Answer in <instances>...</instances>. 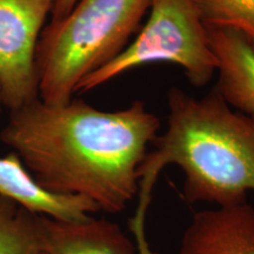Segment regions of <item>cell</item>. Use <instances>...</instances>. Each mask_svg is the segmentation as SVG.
<instances>
[{
  "label": "cell",
  "instance_id": "1",
  "mask_svg": "<svg viewBox=\"0 0 254 254\" xmlns=\"http://www.w3.org/2000/svg\"><path fill=\"white\" fill-rule=\"evenodd\" d=\"M160 119L135 100L101 111L82 100L47 105L37 99L13 112L0 140L49 192L91 200L120 213L138 195V171Z\"/></svg>",
  "mask_w": 254,
  "mask_h": 254
},
{
  "label": "cell",
  "instance_id": "2",
  "mask_svg": "<svg viewBox=\"0 0 254 254\" xmlns=\"http://www.w3.org/2000/svg\"><path fill=\"white\" fill-rule=\"evenodd\" d=\"M167 104L166 129L155 136L138 171V206L129 220L138 254H157L146 239V214L159 173L167 165L184 172L187 204L240 205L254 190V119L230 106L215 88L194 98L172 87Z\"/></svg>",
  "mask_w": 254,
  "mask_h": 254
},
{
  "label": "cell",
  "instance_id": "3",
  "mask_svg": "<svg viewBox=\"0 0 254 254\" xmlns=\"http://www.w3.org/2000/svg\"><path fill=\"white\" fill-rule=\"evenodd\" d=\"M150 6L151 0H78L63 20L45 25L36 53L39 100L69 103L82 79L126 49Z\"/></svg>",
  "mask_w": 254,
  "mask_h": 254
},
{
  "label": "cell",
  "instance_id": "4",
  "mask_svg": "<svg viewBox=\"0 0 254 254\" xmlns=\"http://www.w3.org/2000/svg\"><path fill=\"white\" fill-rule=\"evenodd\" d=\"M158 63L182 67L198 87L217 73V57L194 0H151L147 21L135 39L116 59L82 79L75 93H86L133 68Z\"/></svg>",
  "mask_w": 254,
  "mask_h": 254
},
{
  "label": "cell",
  "instance_id": "5",
  "mask_svg": "<svg viewBox=\"0 0 254 254\" xmlns=\"http://www.w3.org/2000/svg\"><path fill=\"white\" fill-rule=\"evenodd\" d=\"M56 0H0V106L13 112L39 99L36 53Z\"/></svg>",
  "mask_w": 254,
  "mask_h": 254
},
{
  "label": "cell",
  "instance_id": "6",
  "mask_svg": "<svg viewBox=\"0 0 254 254\" xmlns=\"http://www.w3.org/2000/svg\"><path fill=\"white\" fill-rule=\"evenodd\" d=\"M177 254H254V207L244 202L196 212Z\"/></svg>",
  "mask_w": 254,
  "mask_h": 254
},
{
  "label": "cell",
  "instance_id": "7",
  "mask_svg": "<svg viewBox=\"0 0 254 254\" xmlns=\"http://www.w3.org/2000/svg\"><path fill=\"white\" fill-rule=\"evenodd\" d=\"M0 196L14 201L32 213L64 221H84L99 212L91 200L62 195L44 190L14 152L0 158Z\"/></svg>",
  "mask_w": 254,
  "mask_h": 254
},
{
  "label": "cell",
  "instance_id": "8",
  "mask_svg": "<svg viewBox=\"0 0 254 254\" xmlns=\"http://www.w3.org/2000/svg\"><path fill=\"white\" fill-rule=\"evenodd\" d=\"M45 254H138L117 222L91 217L64 221L40 214Z\"/></svg>",
  "mask_w": 254,
  "mask_h": 254
},
{
  "label": "cell",
  "instance_id": "9",
  "mask_svg": "<svg viewBox=\"0 0 254 254\" xmlns=\"http://www.w3.org/2000/svg\"><path fill=\"white\" fill-rule=\"evenodd\" d=\"M218 60L215 90L225 101L254 119V47L237 32L208 30Z\"/></svg>",
  "mask_w": 254,
  "mask_h": 254
},
{
  "label": "cell",
  "instance_id": "10",
  "mask_svg": "<svg viewBox=\"0 0 254 254\" xmlns=\"http://www.w3.org/2000/svg\"><path fill=\"white\" fill-rule=\"evenodd\" d=\"M0 254H45L40 214L0 196Z\"/></svg>",
  "mask_w": 254,
  "mask_h": 254
},
{
  "label": "cell",
  "instance_id": "11",
  "mask_svg": "<svg viewBox=\"0 0 254 254\" xmlns=\"http://www.w3.org/2000/svg\"><path fill=\"white\" fill-rule=\"evenodd\" d=\"M207 30H230L254 47V0H194Z\"/></svg>",
  "mask_w": 254,
  "mask_h": 254
},
{
  "label": "cell",
  "instance_id": "12",
  "mask_svg": "<svg viewBox=\"0 0 254 254\" xmlns=\"http://www.w3.org/2000/svg\"><path fill=\"white\" fill-rule=\"evenodd\" d=\"M78 0H56L49 24H57L67 15Z\"/></svg>",
  "mask_w": 254,
  "mask_h": 254
}]
</instances>
